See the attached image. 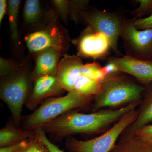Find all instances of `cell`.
<instances>
[{
  "label": "cell",
  "instance_id": "cell-20",
  "mask_svg": "<svg viewBox=\"0 0 152 152\" xmlns=\"http://www.w3.org/2000/svg\"><path fill=\"white\" fill-rule=\"evenodd\" d=\"M88 1H70L69 16L76 23L81 20L83 13L87 10Z\"/></svg>",
  "mask_w": 152,
  "mask_h": 152
},
{
  "label": "cell",
  "instance_id": "cell-11",
  "mask_svg": "<svg viewBox=\"0 0 152 152\" xmlns=\"http://www.w3.org/2000/svg\"><path fill=\"white\" fill-rule=\"evenodd\" d=\"M63 91L56 75L39 77L35 80L32 91L25 105L28 110L34 111L44 101L59 95Z\"/></svg>",
  "mask_w": 152,
  "mask_h": 152
},
{
  "label": "cell",
  "instance_id": "cell-2",
  "mask_svg": "<svg viewBox=\"0 0 152 152\" xmlns=\"http://www.w3.org/2000/svg\"><path fill=\"white\" fill-rule=\"evenodd\" d=\"M93 99V97L84 96L75 91L69 92L64 96L49 98L25 117L22 128L35 130L66 113L83 107Z\"/></svg>",
  "mask_w": 152,
  "mask_h": 152
},
{
  "label": "cell",
  "instance_id": "cell-9",
  "mask_svg": "<svg viewBox=\"0 0 152 152\" xmlns=\"http://www.w3.org/2000/svg\"><path fill=\"white\" fill-rule=\"evenodd\" d=\"M79 54L94 59L103 58L111 48L108 39L102 33L88 26L77 42Z\"/></svg>",
  "mask_w": 152,
  "mask_h": 152
},
{
  "label": "cell",
  "instance_id": "cell-14",
  "mask_svg": "<svg viewBox=\"0 0 152 152\" xmlns=\"http://www.w3.org/2000/svg\"><path fill=\"white\" fill-rule=\"evenodd\" d=\"M37 137V130H27L10 126L0 130V148L12 145Z\"/></svg>",
  "mask_w": 152,
  "mask_h": 152
},
{
  "label": "cell",
  "instance_id": "cell-1",
  "mask_svg": "<svg viewBox=\"0 0 152 152\" xmlns=\"http://www.w3.org/2000/svg\"><path fill=\"white\" fill-rule=\"evenodd\" d=\"M137 104V102H134L118 110L93 113L69 112L41 128L57 140L76 134L97 133L134 110Z\"/></svg>",
  "mask_w": 152,
  "mask_h": 152
},
{
  "label": "cell",
  "instance_id": "cell-6",
  "mask_svg": "<svg viewBox=\"0 0 152 152\" xmlns=\"http://www.w3.org/2000/svg\"><path fill=\"white\" fill-rule=\"evenodd\" d=\"M126 56L138 59L152 60V28L140 30L133 19L123 20L121 36Z\"/></svg>",
  "mask_w": 152,
  "mask_h": 152
},
{
  "label": "cell",
  "instance_id": "cell-22",
  "mask_svg": "<svg viewBox=\"0 0 152 152\" xmlns=\"http://www.w3.org/2000/svg\"><path fill=\"white\" fill-rule=\"evenodd\" d=\"M20 152H50L46 146L38 137L31 139L30 142Z\"/></svg>",
  "mask_w": 152,
  "mask_h": 152
},
{
  "label": "cell",
  "instance_id": "cell-30",
  "mask_svg": "<svg viewBox=\"0 0 152 152\" xmlns=\"http://www.w3.org/2000/svg\"><path fill=\"white\" fill-rule=\"evenodd\" d=\"M8 2L6 0H1L0 1V24L2 22L4 16L7 8Z\"/></svg>",
  "mask_w": 152,
  "mask_h": 152
},
{
  "label": "cell",
  "instance_id": "cell-16",
  "mask_svg": "<svg viewBox=\"0 0 152 152\" xmlns=\"http://www.w3.org/2000/svg\"><path fill=\"white\" fill-rule=\"evenodd\" d=\"M151 122H152V88L147 94L145 104L137 119L133 123L131 131L134 134Z\"/></svg>",
  "mask_w": 152,
  "mask_h": 152
},
{
  "label": "cell",
  "instance_id": "cell-19",
  "mask_svg": "<svg viewBox=\"0 0 152 152\" xmlns=\"http://www.w3.org/2000/svg\"><path fill=\"white\" fill-rule=\"evenodd\" d=\"M80 74L91 80L101 83L108 76L103 68L95 62L83 64L81 68Z\"/></svg>",
  "mask_w": 152,
  "mask_h": 152
},
{
  "label": "cell",
  "instance_id": "cell-17",
  "mask_svg": "<svg viewBox=\"0 0 152 152\" xmlns=\"http://www.w3.org/2000/svg\"><path fill=\"white\" fill-rule=\"evenodd\" d=\"M42 10L39 1L27 0L24 8V19L29 26H36L41 20L43 15Z\"/></svg>",
  "mask_w": 152,
  "mask_h": 152
},
{
  "label": "cell",
  "instance_id": "cell-15",
  "mask_svg": "<svg viewBox=\"0 0 152 152\" xmlns=\"http://www.w3.org/2000/svg\"><path fill=\"white\" fill-rule=\"evenodd\" d=\"M101 83L80 74L74 85L73 91L84 96L95 97L100 91Z\"/></svg>",
  "mask_w": 152,
  "mask_h": 152
},
{
  "label": "cell",
  "instance_id": "cell-12",
  "mask_svg": "<svg viewBox=\"0 0 152 152\" xmlns=\"http://www.w3.org/2000/svg\"><path fill=\"white\" fill-rule=\"evenodd\" d=\"M83 64L77 56L66 55L60 61L56 75L60 86L69 92L74 91L75 83L80 75Z\"/></svg>",
  "mask_w": 152,
  "mask_h": 152
},
{
  "label": "cell",
  "instance_id": "cell-4",
  "mask_svg": "<svg viewBox=\"0 0 152 152\" xmlns=\"http://www.w3.org/2000/svg\"><path fill=\"white\" fill-rule=\"evenodd\" d=\"M30 78L26 70H18L3 77L0 96L8 107L17 127H20L22 112L29 96Z\"/></svg>",
  "mask_w": 152,
  "mask_h": 152
},
{
  "label": "cell",
  "instance_id": "cell-21",
  "mask_svg": "<svg viewBox=\"0 0 152 152\" xmlns=\"http://www.w3.org/2000/svg\"><path fill=\"white\" fill-rule=\"evenodd\" d=\"M136 1L139 4L138 7L130 12L134 16V19H138L145 15H152V0H137Z\"/></svg>",
  "mask_w": 152,
  "mask_h": 152
},
{
  "label": "cell",
  "instance_id": "cell-23",
  "mask_svg": "<svg viewBox=\"0 0 152 152\" xmlns=\"http://www.w3.org/2000/svg\"><path fill=\"white\" fill-rule=\"evenodd\" d=\"M59 15L65 22L67 21L69 16V1L55 0L53 1Z\"/></svg>",
  "mask_w": 152,
  "mask_h": 152
},
{
  "label": "cell",
  "instance_id": "cell-27",
  "mask_svg": "<svg viewBox=\"0 0 152 152\" xmlns=\"http://www.w3.org/2000/svg\"><path fill=\"white\" fill-rule=\"evenodd\" d=\"M134 24L137 29L152 28V15L144 18H133Z\"/></svg>",
  "mask_w": 152,
  "mask_h": 152
},
{
  "label": "cell",
  "instance_id": "cell-8",
  "mask_svg": "<svg viewBox=\"0 0 152 152\" xmlns=\"http://www.w3.org/2000/svg\"><path fill=\"white\" fill-rule=\"evenodd\" d=\"M25 39L27 47L32 53H39L48 49H55L61 53L66 46V36L54 24L29 34Z\"/></svg>",
  "mask_w": 152,
  "mask_h": 152
},
{
  "label": "cell",
  "instance_id": "cell-25",
  "mask_svg": "<svg viewBox=\"0 0 152 152\" xmlns=\"http://www.w3.org/2000/svg\"><path fill=\"white\" fill-rule=\"evenodd\" d=\"M36 130L38 137L46 146L50 152H64V151L60 149L58 147L53 143L49 140L47 137L45 133L42 129V128H39L36 129Z\"/></svg>",
  "mask_w": 152,
  "mask_h": 152
},
{
  "label": "cell",
  "instance_id": "cell-7",
  "mask_svg": "<svg viewBox=\"0 0 152 152\" xmlns=\"http://www.w3.org/2000/svg\"><path fill=\"white\" fill-rule=\"evenodd\" d=\"M81 19L95 31L104 34L110 41L111 49L117 56L121 55L118 48V41L124 19L117 13L87 10L82 14Z\"/></svg>",
  "mask_w": 152,
  "mask_h": 152
},
{
  "label": "cell",
  "instance_id": "cell-3",
  "mask_svg": "<svg viewBox=\"0 0 152 152\" xmlns=\"http://www.w3.org/2000/svg\"><path fill=\"white\" fill-rule=\"evenodd\" d=\"M118 73L108 76L101 83L100 91L94 98L95 108L131 103L137 102L141 97L145 87L118 75Z\"/></svg>",
  "mask_w": 152,
  "mask_h": 152
},
{
  "label": "cell",
  "instance_id": "cell-29",
  "mask_svg": "<svg viewBox=\"0 0 152 152\" xmlns=\"http://www.w3.org/2000/svg\"><path fill=\"white\" fill-rule=\"evenodd\" d=\"M104 70L108 75L119 72L118 68L113 63L108 62V64L105 66L104 67Z\"/></svg>",
  "mask_w": 152,
  "mask_h": 152
},
{
  "label": "cell",
  "instance_id": "cell-5",
  "mask_svg": "<svg viewBox=\"0 0 152 152\" xmlns=\"http://www.w3.org/2000/svg\"><path fill=\"white\" fill-rule=\"evenodd\" d=\"M138 114L134 109L129 112L108 131L95 138L82 141L68 138L66 141V149L70 152H109L121 134L136 121Z\"/></svg>",
  "mask_w": 152,
  "mask_h": 152
},
{
  "label": "cell",
  "instance_id": "cell-28",
  "mask_svg": "<svg viewBox=\"0 0 152 152\" xmlns=\"http://www.w3.org/2000/svg\"><path fill=\"white\" fill-rule=\"evenodd\" d=\"M31 139L24 141L12 145L0 148V152H20L27 145Z\"/></svg>",
  "mask_w": 152,
  "mask_h": 152
},
{
  "label": "cell",
  "instance_id": "cell-26",
  "mask_svg": "<svg viewBox=\"0 0 152 152\" xmlns=\"http://www.w3.org/2000/svg\"><path fill=\"white\" fill-rule=\"evenodd\" d=\"M19 68L15 66L12 63L8 60L1 58V76L2 77L11 75L19 69Z\"/></svg>",
  "mask_w": 152,
  "mask_h": 152
},
{
  "label": "cell",
  "instance_id": "cell-10",
  "mask_svg": "<svg viewBox=\"0 0 152 152\" xmlns=\"http://www.w3.org/2000/svg\"><path fill=\"white\" fill-rule=\"evenodd\" d=\"M108 62L114 64L119 72L129 74L144 85L152 83V60L138 59L129 56L111 57Z\"/></svg>",
  "mask_w": 152,
  "mask_h": 152
},
{
  "label": "cell",
  "instance_id": "cell-18",
  "mask_svg": "<svg viewBox=\"0 0 152 152\" xmlns=\"http://www.w3.org/2000/svg\"><path fill=\"white\" fill-rule=\"evenodd\" d=\"M21 1L10 0L8 2L9 24L11 37L15 43H18L19 40L18 29V10Z\"/></svg>",
  "mask_w": 152,
  "mask_h": 152
},
{
  "label": "cell",
  "instance_id": "cell-13",
  "mask_svg": "<svg viewBox=\"0 0 152 152\" xmlns=\"http://www.w3.org/2000/svg\"><path fill=\"white\" fill-rule=\"evenodd\" d=\"M60 52L54 49H48L39 53L32 78L56 75L58 65Z\"/></svg>",
  "mask_w": 152,
  "mask_h": 152
},
{
  "label": "cell",
  "instance_id": "cell-24",
  "mask_svg": "<svg viewBox=\"0 0 152 152\" xmlns=\"http://www.w3.org/2000/svg\"><path fill=\"white\" fill-rule=\"evenodd\" d=\"M137 137L147 145H152V125H147L134 133Z\"/></svg>",
  "mask_w": 152,
  "mask_h": 152
}]
</instances>
